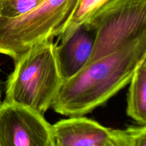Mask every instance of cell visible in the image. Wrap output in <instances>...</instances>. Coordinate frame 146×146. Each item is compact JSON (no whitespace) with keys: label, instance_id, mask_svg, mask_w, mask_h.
Returning a JSON list of instances; mask_svg holds the SVG:
<instances>
[{"label":"cell","instance_id":"6da1fadb","mask_svg":"<svg viewBox=\"0 0 146 146\" xmlns=\"http://www.w3.org/2000/svg\"><path fill=\"white\" fill-rule=\"evenodd\" d=\"M146 54V36L86 64L64 80L52 108L65 116H83L128 85Z\"/></svg>","mask_w":146,"mask_h":146},{"label":"cell","instance_id":"7a4b0ae2","mask_svg":"<svg viewBox=\"0 0 146 146\" xmlns=\"http://www.w3.org/2000/svg\"><path fill=\"white\" fill-rule=\"evenodd\" d=\"M53 40L37 44L14 61L7 81L4 101L46 112L64 81Z\"/></svg>","mask_w":146,"mask_h":146},{"label":"cell","instance_id":"3957f363","mask_svg":"<svg viewBox=\"0 0 146 146\" xmlns=\"http://www.w3.org/2000/svg\"><path fill=\"white\" fill-rule=\"evenodd\" d=\"M80 0H41L16 17H0V54L14 61L37 44L64 31Z\"/></svg>","mask_w":146,"mask_h":146},{"label":"cell","instance_id":"277c9868","mask_svg":"<svg viewBox=\"0 0 146 146\" xmlns=\"http://www.w3.org/2000/svg\"><path fill=\"white\" fill-rule=\"evenodd\" d=\"M86 23L96 34L88 64L146 36V0H108Z\"/></svg>","mask_w":146,"mask_h":146},{"label":"cell","instance_id":"5b68a950","mask_svg":"<svg viewBox=\"0 0 146 146\" xmlns=\"http://www.w3.org/2000/svg\"><path fill=\"white\" fill-rule=\"evenodd\" d=\"M0 146H54L52 125L31 108L0 104Z\"/></svg>","mask_w":146,"mask_h":146},{"label":"cell","instance_id":"8992f818","mask_svg":"<svg viewBox=\"0 0 146 146\" xmlns=\"http://www.w3.org/2000/svg\"><path fill=\"white\" fill-rule=\"evenodd\" d=\"M52 125L54 146H115L112 129L83 116H71Z\"/></svg>","mask_w":146,"mask_h":146},{"label":"cell","instance_id":"52a82bcc","mask_svg":"<svg viewBox=\"0 0 146 146\" xmlns=\"http://www.w3.org/2000/svg\"><path fill=\"white\" fill-rule=\"evenodd\" d=\"M95 39L94 29L85 23L66 41L56 44L57 58L64 81L75 76L85 66L92 53Z\"/></svg>","mask_w":146,"mask_h":146},{"label":"cell","instance_id":"ba28073f","mask_svg":"<svg viewBox=\"0 0 146 146\" xmlns=\"http://www.w3.org/2000/svg\"><path fill=\"white\" fill-rule=\"evenodd\" d=\"M127 115L138 123L146 124V54L130 81Z\"/></svg>","mask_w":146,"mask_h":146},{"label":"cell","instance_id":"9c48e42d","mask_svg":"<svg viewBox=\"0 0 146 146\" xmlns=\"http://www.w3.org/2000/svg\"><path fill=\"white\" fill-rule=\"evenodd\" d=\"M108 0H80L64 31L57 36L56 44L66 41L81 25L86 23Z\"/></svg>","mask_w":146,"mask_h":146},{"label":"cell","instance_id":"30bf717a","mask_svg":"<svg viewBox=\"0 0 146 146\" xmlns=\"http://www.w3.org/2000/svg\"><path fill=\"white\" fill-rule=\"evenodd\" d=\"M112 131L115 146H146V124Z\"/></svg>","mask_w":146,"mask_h":146},{"label":"cell","instance_id":"8fae6325","mask_svg":"<svg viewBox=\"0 0 146 146\" xmlns=\"http://www.w3.org/2000/svg\"><path fill=\"white\" fill-rule=\"evenodd\" d=\"M41 0H0V17H16L27 12Z\"/></svg>","mask_w":146,"mask_h":146}]
</instances>
